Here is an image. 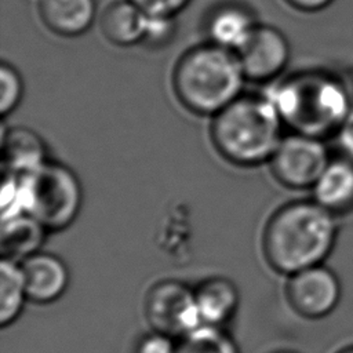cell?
Here are the masks:
<instances>
[{
	"instance_id": "obj_1",
	"label": "cell",
	"mask_w": 353,
	"mask_h": 353,
	"mask_svg": "<svg viewBox=\"0 0 353 353\" xmlns=\"http://www.w3.org/2000/svg\"><path fill=\"white\" fill-rule=\"evenodd\" d=\"M338 237L336 216L310 200H294L279 207L266 221L261 247L266 265L291 276L324 263Z\"/></svg>"
},
{
	"instance_id": "obj_2",
	"label": "cell",
	"mask_w": 353,
	"mask_h": 353,
	"mask_svg": "<svg viewBox=\"0 0 353 353\" xmlns=\"http://www.w3.org/2000/svg\"><path fill=\"white\" fill-rule=\"evenodd\" d=\"M283 119L269 95H244L212 116L210 137L216 152L237 167L269 163L280 143Z\"/></svg>"
},
{
	"instance_id": "obj_3",
	"label": "cell",
	"mask_w": 353,
	"mask_h": 353,
	"mask_svg": "<svg viewBox=\"0 0 353 353\" xmlns=\"http://www.w3.org/2000/svg\"><path fill=\"white\" fill-rule=\"evenodd\" d=\"M245 74L234 51L211 41L186 50L172 70L179 103L199 116H215L241 95Z\"/></svg>"
},
{
	"instance_id": "obj_4",
	"label": "cell",
	"mask_w": 353,
	"mask_h": 353,
	"mask_svg": "<svg viewBox=\"0 0 353 353\" xmlns=\"http://www.w3.org/2000/svg\"><path fill=\"white\" fill-rule=\"evenodd\" d=\"M284 124L319 138L336 134L353 112L345 85L332 76L307 72L281 83L272 94Z\"/></svg>"
},
{
	"instance_id": "obj_5",
	"label": "cell",
	"mask_w": 353,
	"mask_h": 353,
	"mask_svg": "<svg viewBox=\"0 0 353 353\" xmlns=\"http://www.w3.org/2000/svg\"><path fill=\"white\" fill-rule=\"evenodd\" d=\"M23 176L28 214L48 232H61L73 225L83 205V186L73 170L62 163L46 161Z\"/></svg>"
},
{
	"instance_id": "obj_6",
	"label": "cell",
	"mask_w": 353,
	"mask_h": 353,
	"mask_svg": "<svg viewBox=\"0 0 353 353\" xmlns=\"http://www.w3.org/2000/svg\"><path fill=\"white\" fill-rule=\"evenodd\" d=\"M143 314L152 330L175 339L203 325L194 288L176 279L160 280L146 291Z\"/></svg>"
},
{
	"instance_id": "obj_7",
	"label": "cell",
	"mask_w": 353,
	"mask_h": 353,
	"mask_svg": "<svg viewBox=\"0 0 353 353\" xmlns=\"http://www.w3.org/2000/svg\"><path fill=\"white\" fill-rule=\"evenodd\" d=\"M330 160L323 138L291 132L281 138L269 165L280 185L292 190H305L313 188Z\"/></svg>"
},
{
	"instance_id": "obj_8",
	"label": "cell",
	"mask_w": 353,
	"mask_h": 353,
	"mask_svg": "<svg viewBox=\"0 0 353 353\" xmlns=\"http://www.w3.org/2000/svg\"><path fill=\"white\" fill-rule=\"evenodd\" d=\"M284 295L296 314L307 320H320L336 309L342 285L335 272L320 263L288 276Z\"/></svg>"
},
{
	"instance_id": "obj_9",
	"label": "cell",
	"mask_w": 353,
	"mask_h": 353,
	"mask_svg": "<svg viewBox=\"0 0 353 353\" xmlns=\"http://www.w3.org/2000/svg\"><path fill=\"white\" fill-rule=\"evenodd\" d=\"M247 80L266 83L277 77L290 61L287 37L274 26L258 25L234 51Z\"/></svg>"
},
{
	"instance_id": "obj_10",
	"label": "cell",
	"mask_w": 353,
	"mask_h": 353,
	"mask_svg": "<svg viewBox=\"0 0 353 353\" xmlns=\"http://www.w3.org/2000/svg\"><path fill=\"white\" fill-rule=\"evenodd\" d=\"M19 263L29 302L51 305L66 294L70 284V272L61 256L40 250Z\"/></svg>"
},
{
	"instance_id": "obj_11",
	"label": "cell",
	"mask_w": 353,
	"mask_h": 353,
	"mask_svg": "<svg viewBox=\"0 0 353 353\" xmlns=\"http://www.w3.org/2000/svg\"><path fill=\"white\" fill-rule=\"evenodd\" d=\"M312 199L336 218L353 211V161L338 154L313 185Z\"/></svg>"
},
{
	"instance_id": "obj_12",
	"label": "cell",
	"mask_w": 353,
	"mask_h": 353,
	"mask_svg": "<svg viewBox=\"0 0 353 353\" xmlns=\"http://www.w3.org/2000/svg\"><path fill=\"white\" fill-rule=\"evenodd\" d=\"M196 303L201 323L205 325L225 327L236 314L240 294L236 284L222 276H211L194 287Z\"/></svg>"
},
{
	"instance_id": "obj_13",
	"label": "cell",
	"mask_w": 353,
	"mask_h": 353,
	"mask_svg": "<svg viewBox=\"0 0 353 353\" xmlns=\"http://www.w3.org/2000/svg\"><path fill=\"white\" fill-rule=\"evenodd\" d=\"M39 14L48 30L62 37L85 33L97 17L95 0H40Z\"/></svg>"
},
{
	"instance_id": "obj_14",
	"label": "cell",
	"mask_w": 353,
	"mask_h": 353,
	"mask_svg": "<svg viewBox=\"0 0 353 353\" xmlns=\"http://www.w3.org/2000/svg\"><path fill=\"white\" fill-rule=\"evenodd\" d=\"M4 171L25 175L40 168L47 160L46 143L32 128L11 127L1 139Z\"/></svg>"
},
{
	"instance_id": "obj_15",
	"label": "cell",
	"mask_w": 353,
	"mask_h": 353,
	"mask_svg": "<svg viewBox=\"0 0 353 353\" xmlns=\"http://www.w3.org/2000/svg\"><path fill=\"white\" fill-rule=\"evenodd\" d=\"M103 37L119 47H130L145 39L148 14L131 0H116L105 7L99 18Z\"/></svg>"
},
{
	"instance_id": "obj_16",
	"label": "cell",
	"mask_w": 353,
	"mask_h": 353,
	"mask_svg": "<svg viewBox=\"0 0 353 353\" xmlns=\"http://www.w3.org/2000/svg\"><path fill=\"white\" fill-rule=\"evenodd\" d=\"M255 26L256 22L248 10L237 4H222L210 14L205 32L211 43L237 51Z\"/></svg>"
},
{
	"instance_id": "obj_17",
	"label": "cell",
	"mask_w": 353,
	"mask_h": 353,
	"mask_svg": "<svg viewBox=\"0 0 353 353\" xmlns=\"http://www.w3.org/2000/svg\"><path fill=\"white\" fill-rule=\"evenodd\" d=\"M47 229L30 214L3 221L1 258L22 262L41 250Z\"/></svg>"
},
{
	"instance_id": "obj_18",
	"label": "cell",
	"mask_w": 353,
	"mask_h": 353,
	"mask_svg": "<svg viewBox=\"0 0 353 353\" xmlns=\"http://www.w3.org/2000/svg\"><path fill=\"white\" fill-rule=\"evenodd\" d=\"M29 302L21 263L1 258L0 262V325L14 324Z\"/></svg>"
},
{
	"instance_id": "obj_19",
	"label": "cell",
	"mask_w": 353,
	"mask_h": 353,
	"mask_svg": "<svg viewBox=\"0 0 353 353\" xmlns=\"http://www.w3.org/2000/svg\"><path fill=\"white\" fill-rule=\"evenodd\" d=\"M176 353H240V349L225 327L203 324L178 339Z\"/></svg>"
},
{
	"instance_id": "obj_20",
	"label": "cell",
	"mask_w": 353,
	"mask_h": 353,
	"mask_svg": "<svg viewBox=\"0 0 353 353\" xmlns=\"http://www.w3.org/2000/svg\"><path fill=\"white\" fill-rule=\"evenodd\" d=\"M23 95V81L19 72L10 63L0 66V113L3 117L12 113Z\"/></svg>"
},
{
	"instance_id": "obj_21",
	"label": "cell",
	"mask_w": 353,
	"mask_h": 353,
	"mask_svg": "<svg viewBox=\"0 0 353 353\" xmlns=\"http://www.w3.org/2000/svg\"><path fill=\"white\" fill-rule=\"evenodd\" d=\"M175 32V21L171 17H150L148 15V25L143 44L150 47L164 46L171 40Z\"/></svg>"
},
{
	"instance_id": "obj_22",
	"label": "cell",
	"mask_w": 353,
	"mask_h": 353,
	"mask_svg": "<svg viewBox=\"0 0 353 353\" xmlns=\"http://www.w3.org/2000/svg\"><path fill=\"white\" fill-rule=\"evenodd\" d=\"M176 345L178 339L152 330L139 338L134 353H176Z\"/></svg>"
},
{
	"instance_id": "obj_23",
	"label": "cell",
	"mask_w": 353,
	"mask_h": 353,
	"mask_svg": "<svg viewBox=\"0 0 353 353\" xmlns=\"http://www.w3.org/2000/svg\"><path fill=\"white\" fill-rule=\"evenodd\" d=\"M143 12L150 17H171L175 18L190 0H131Z\"/></svg>"
},
{
	"instance_id": "obj_24",
	"label": "cell",
	"mask_w": 353,
	"mask_h": 353,
	"mask_svg": "<svg viewBox=\"0 0 353 353\" xmlns=\"http://www.w3.org/2000/svg\"><path fill=\"white\" fill-rule=\"evenodd\" d=\"M339 154L353 161V112L346 117L335 134Z\"/></svg>"
},
{
	"instance_id": "obj_25",
	"label": "cell",
	"mask_w": 353,
	"mask_h": 353,
	"mask_svg": "<svg viewBox=\"0 0 353 353\" xmlns=\"http://www.w3.org/2000/svg\"><path fill=\"white\" fill-rule=\"evenodd\" d=\"M290 7L302 12H319L330 7L334 0H284Z\"/></svg>"
},
{
	"instance_id": "obj_26",
	"label": "cell",
	"mask_w": 353,
	"mask_h": 353,
	"mask_svg": "<svg viewBox=\"0 0 353 353\" xmlns=\"http://www.w3.org/2000/svg\"><path fill=\"white\" fill-rule=\"evenodd\" d=\"M336 353H353V345H349V346H345L342 349H339Z\"/></svg>"
},
{
	"instance_id": "obj_27",
	"label": "cell",
	"mask_w": 353,
	"mask_h": 353,
	"mask_svg": "<svg viewBox=\"0 0 353 353\" xmlns=\"http://www.w3.org/2000/svg\"><path fill=\"white\" fill-rule=\"evenodd\" d=\"M273 353H295V352H290V350H279V352H273Z\"/></svg>"
}]
</instances>
